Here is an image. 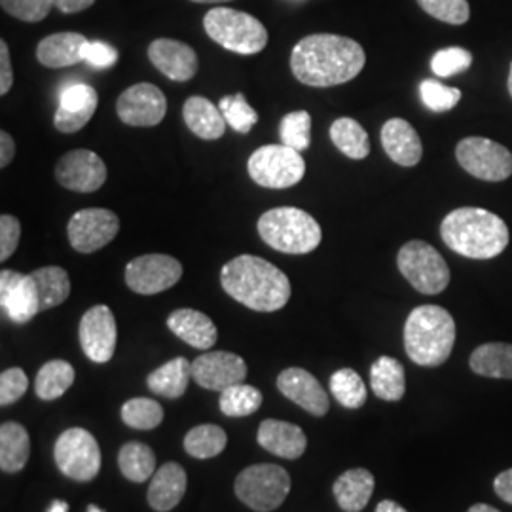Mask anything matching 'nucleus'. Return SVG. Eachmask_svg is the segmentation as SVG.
<instances>
[{
  "label": "nucleus",
  "instance_id": "nucleus-1",
  "mask_svg": "<svg viewBox=\"0 0 512 512\" xmlns=\"http://www.w3.org/2000/svg\"><path fill=\"white\" fill-rule=\"evenodd\" d=\"M365 63V50L357 40L327 33L302 38L291 54L296 80L311 88L346 84L363 71Z\"/></svg>",
  "mask_w": 512,
  "mask_h": 512
},
{
  "label": "nucleus",
  "instance_id": "nucleus-2",
  "mask_svg": "<svg viewBox=\"0 0 512 512\" xmlns=\"http://www.w3.org/2000/svg\"><path fill=\"white\" fill-rule=\"evenodd\" d=\"M224 293L249 310L272 313L287 306L291 281L272 262L260 256L241 255L226 262L220 272Z\"/></svg>",
  "mask_w": 512,
  "mask_h": 512
},
{
  "label": "nucleus",
  "instance_id": "nucleus-3",
  "mask_svg": "<svg viewBox=\"0 0 512 512\" xmlns=\"http://www.w3.org/2000/svg\"><path fill=\"white\" fill-rule=\"evenodd\" d=\"M440 236L448 249L475 260L501 255L511 241L505 220L480 207H459L446 215Z\"/></svg>",
  "mask_w": 512,
  "mask_h": 512
},
{
  "label": "nucleus",
  "instance_id": "nucleus-4",
  "mask_svg": "<svg viewBox=\"0 0 512 512\" xmlns=\"http://www.w3.org/2000/svg\"><path fill=\"white\" fill-rule=\"evenodd\" d=\"M456 344V321L450 311L425 304L410 311L404 325V349L420 366H440Z\"/></svg>",
  "mask_w": 512,
  "mask_h": 512
},
{
  "label": "nucleus",
  "instance_id": "nucleus-5",
  "mask_svg": "<svg viewBox=\"0 0 512 512\" xmlns=\"http://www.w3.org/2000/svg\"><path fill=\"white\" fill-rule=\"evenodd\" d=\"M258 236L285 255H308L321 245L319 222L298 207H275L258 219Z\"/></svg>",
  "mask_w": 512,
  "mask_h": 512
},
{
  "label": "nucleus",
  "instance_id": "nucleus-6",
  "mask_svg": "<svg viewBox=\"0 0 512 512\" xmlns=\"http://www.w3.org/2000/svg\"><path fill=\"white\" fill-rule=\"evenodd\" d=\"M207 37L239 55L260 54L268 46L266 27L251 14L234 8H213L203 18Z\"/></svg>",
  "mask_w": 512,
  "mask_h": 512
},
{
  "label": "nucleus",
  "instance_id": "nucleus-7",
  "mask_svg": "<svg viewBox=\"0 0 512 512\" xmlns=\"http://www.w3.org/2000/svg\"><path fill=\"white\" fill-rule=\"evenodd\" d=\"M239 501L251 511L279 509L291 492V475L274 463H258L243 469L234 482Z\"/></svg>",
  "mask_w": 512,
  "mask_h": 512
},
{
  "label": "nucleus",
  "instance_id": "nucleus-8",
  "mask_svg": "<svg viewBox=\"0 0 512 512\" xmlns=\"http://www.w3.org/2000/svg\"><path fill=\"white\" fill-rule=\"evenodd\" d=\"M247 171L258 186L285 190L304 179L306 162L298 150L287 145H264L251 154Z\"/></svg>",
  "mask_w": 512,
  "mask_h": 512
},
{
  "label": "nucleus",
  "instance_id": "nucleus-9",
  "mask_svg": "<svg viewBox=\"0 0 512 512\" xmlns=\"http://www.w3.org/2000/svg\"><path fill=\"white\" fill-rule=\"evenodd\" d=\"M404 279L421 294H439L450 283V268L435 247L414 239L397 256Z\"/></svg>",
  "mask_w": 512,
  "mask_h": 512
},
{
  "label": "nucleus",
  "instance_id": "nucleus-10",
  "mask_svg": "<svg viewBox=\"0 0 512 512\" xmlns=\"http://www.w3.org/2000/svg\"><path fill=\"white\" fill-rule=\"evenodd\" d=\"M54 459L59 471L76 482H92L101 471L99 444L82 427H71L57 437Z\"/></svg>",
  "mask_w": 512,
  "mask_h": 512
},
{
  "label": "nucleus",
  "instance_id": "nucleus-11",
  "mask_svg": "<svg viewBox=\"0 0 512 512\" xmlns=\"http://www.w3.org/2000/svg\"><path fill=\"white\" fill-rule=\"evenodd\" d=\"M459 165L476 179L499 183L512 175V154L484 137H467L456 148Z\"/></svg>",
  "mask_w": 512,
  "mask_h": 512
},
{
  "label": "nucleus",
  "instance_id": "nucleus-12",
  "mask_svg": "<svg viewBox=\"0 0 512 512\" xmlns=\"http://www.w3.org/2000/svg\"><path fill=\"white\" fill-rule=\"evenodd\" d=\"M183 277V264L169 255H143L126 266V285L133 293L152 296L175 287Z\"/></svg>",
  "mask_w": 512,
  "mask_h": 512
},
{
  "label": "nucleus",
  "instance_id": "nucleus-13",
  "mask_svg": "<svg viewBox=\"0 0 512 512\" xmlns=\"http://www.w3.org/2000/svg\"><path fill=\"white\" fill-rule=\"evenodd\" d=\"M120 232V219L116 213L101 207L82 209L74 213L69 220L67 236L74 251L82 255H90L105 245H109L112 239Z\"/></svg>",
  "mask_w": 512,
  "mask_h": 512
},
{
  "label": "nucleus",
  "instance_id": "nucleus-14",
  "mask_svg": "<svg viewBox=\"0 0 512 512\" xmlns=\"http://www.w3.org/2000/svg\"><path fill=\"white\" fill-rule=\"evenodd\" d=\"M78 338H80L82 351L90 361L97 365L109 363L114 357L116 340H118L116 319L109 306L99 304L82 315L80 327H78Z\"/></svg>",
  "mask_w": 512,
  "mask_h": 512
},
{
  "label": "nucleus",
  "instance_id": "nucleus-15",
  "mask_svg": "<svg viewBox=\"0 0 512 512\" xmlns=\"http://www.w3.org/2000/svg\"><path fill=\"white\" fill-rule=\"evenodd\" d=\"M107 165L92 150H71L55 167V179L67 190L90 194L107 181Z\"/></svg>",
  "mask_w": 512,
  "mask_h": 512
},
{
  "label": "nucleus",
  "instance_id": "nucleus-16",
  "mask_svg": "<svg viewBox=\"0 0 512 512\" xmlns=\"http://www.w3.org/2000/svg\"><path fill=\"white\" fill-rule=\"evenodd\" d=\"M116 110L124 124L133 128H152L164 120L167 99L164 92L154 84L141 82L118 97Z\"/></svg>",
  "mask_w": 512,
  "mask_h": 512
},
{
  "label": "nucleus",
  "instance_id": "nucleus-17",
  "mask_svg": "<svg viewBox=\"0 0 512 512\" xmlns=\"http://www.w3.org/2000/svg\"><path fill=\"white\" fill-rule=\"evenodd\" d=\"M245 378L247 363L230 351H205L192 361V380L207 391H224Z\"/></svg>",
  "mask_w": 512,
  "mask_h": 512
},
{
  "label": "nucleus",
  "instance_id": "nucleus-18",
  "mask_svg": "<svg viewBox=\"0 0 512 512\" xmlns=\"http://www.w3.org/2000/svg\"><path fill=\"white\" fill-rule=\"evenodd\" d=\"M277 389L281 395H285L289 401L298 404L311 416L323 418L329 412V395L321 382L304 368H287L277 376Z\"/></svg>",
  "mask_w": 512,
  "mask_h": 512
},
{
  "label": "nucleus",
  "instance_id": "nucleus-19",
  "mask_svg": "<svg viewBox=\"0 0 512 512\" xmlns=\"http://www.w3.org/2000/svg\"><path fill=\"white\" fill-rule=\"evenodd\" d=\"M0 306L8 315V319L16 325H25L38 315L40 306L31 275L18 274L14 270H2Z\"/></svg>",
  "mask_w": 512,
  "mask_h": 512
},
{
  "label": "nucleus",
  "instance_id": "nucleus-20",
  "mask_svg": "<svg viewBox=\"0 0 512 512\" xmlns=\"http://www.w3.org/2000/svg\"><path fill=\"white\" fill-rule=\"evenodd\" d=\"M150 63L173 82H188L192 80L200 61L196 52L181 40L173 38H158L148 46Z\"/></svg>",
  "mask_w": 512,
  "mask_h": 512
},
{
  "label": "nucleus",
  "instance_id": "nucleus-21",
  "mask_svg": "<svg viewBox=\"0 0 512 512\" xmlns=\"http://www.w3.org/2000/svg\"><path fill=\"white\" fill-rule=\"evenodd\" d=\"M99 105V97L90 84H71L61 97L59 107L55 110L54 126L61 133H76L92 120Z\"/></svg>",
  "mask_w": 512,
  "mask_h": 512
},
{
  "label": "nucleus",
  "instance_id": "nucleus-22",
  "mask_svg": "<svg viewBox=\"0 0 512 512\" xmlns=\"http://www.w3.org/2000/svg\"><path fill=\"white\" fill-rule=\"evenodd\" d=\"M258 444L277 458L298 459L308 448L306 433L289 421L264 420L256 433Z\"/></svg>",
  "mask_w": 512,
  "mask_h": 512
},
{
  "label": "nucleus",
  "instance_id": "nucleus-23",
  "mask_svg": "<svg viewBox=\"0 0 512 512\" xmlns=\"http://www.w3.org/2000/svg\"><path fill=\"white\" fill-rule=\"evenodd\" d=\"M382 145L385 154L403 167H414L420 164L423 147H421L420 135L412 128L410 122L403 118H391L382 128Z\"/></svg>",
  "mask_w": 512,
  "mask_h": 512
},
{
  "label": "nucleus",
  "instance_id": "nucleus-24",
  "mask_svg": "<svg viewBox=\"0 0 512 512\" xmlns=\"http://www.w3.org/2000/svg\"><path fill=\"white\" fill-rule=\"evenodd\" d=\"M167 327L177 338H181L184 344L203 351L213 348L219 338L213 319L202 311L190 308L173 311L167 317Z\"/></svg>",
  "mask_w": 512,
  "mask_h": 512
},
{
  "label": "nucleus",
  "instance_id": "nucleus-25",
  "mask_svg": "<svg viewBox=\"0 0 512 512\" xmlns=\"http://www.w3.org/2000/svg\"><path fill=\"white\" fill-rule=\"evenodd\" d=\"M188 476L179 463H164L148 486V505L156 512L173 511L186 494Z\"/></svg>",
  "mask_w": 512,
  "mask_h": 512
},
{
  "label": "nucleus",
  "instance_id": "nucleus-26",
  "mask_svg": "<svg viewBox=\"0 0 512 512\" xmlns=\"http://www.w3.org/2000/svg\"><path fill=\"white\" fill-rule=\"evenodd\" d=\"M88 38L80 33H55L42 38L37 46V59L48 69H65L84 61V44Z\"/></svg>",
  "mask_w": 512,
  "mask_h": 512
},
{
  "label": "nucleus",
  "instance_id": "nucleus-27",
  "mask_svg": "<svg viewBox=\"0 0 512 512\" xmlns=\"http://www.w3.org/2000/svg\"><path fill=\"white\" fill-rule=\"evenodd\" d=\"M183 116L188 129L205 141H217L226 133L228 124L219 107L200 95L186 99Z\"/></svg>",
  "mask_w": 512,
  "mask_h": 512
},
{
  "label": "nucleus",
  "instance_id": "nucleus-28",
  "mask_svg": "<svg viewBox=\"0 0 512 512\" xmlns=\"http://www.w3.org/2000/svg\"><path fill=\"white\" fill-rule=\"evenodd\" d=\"M374 486H376L374 475L366 469L357 467L338 476L332 486V492L342 511L361 512L374 494Z\"/></svg>",
  "mask_w": 512,
  "mask_h": 512
},
{
  "label": "nucleus",
  "instance_id": "nucleus-29",
  "mask_svg": "<svg viewBox=\"0 0 512 512\" xmlns=\"http://www.w3.org/2000/svg\"><path fill=\"white\" fill-rule=\"evenodd\" d=\"M31 456V439L23 425L6 421L0 425V469L4 473H19Z\"/></svg>",
  "mask_w": 512,
  "mask_h": 512
},
{
  "label": "nucleus",
  "instance_id": "nucleus-30",
  "mask_svg": "<svg viewBox=\"0 0 512 512\" xmlns=\"http://www.w3.org/2000/svg\"><path fill=\"white\" fill-rule=\"evenodd\" d=\"M190 378L192 363L184 357H175L160 368H156L154 372H150L147 385L154 395H160L165 399H179L186 393Z\"/></svg>",
  "mask_w": 512,
  "mask_h": 512
},
{
  "label": "nucleus",
  "instance_id": "nucleus-31",
  "mask_svg": "<svg viewBox=\"0 0 512 512\" xmlns=\"http://www.w3.org/2000/svg\"><path fill=\"white\" fill-rule=\"evenodd\" d=\"M29 275H31V281H33L35 291H37L40 313L61 306L69 298L71 279L63 268L44 266V268H38Z\"/></svg>",
  "mask_w": 512,
  "mask_h": 512
},
{
  "label": "nucleus",
  "instance_id": "nucleus-32",
  "mask_svg": "<svg viewBox=\"0 0 512 512\" xmlns=\"http://www.w3.org/2000/svg\"><path fill=\"white\" fill-rule=\"evenodd\" d=\"M370 385L378 399L397 403L406 393V376L404 366L393 357H380L370 366Z\"/></svg>",
  "mask_w": 512,
  "mask_h": 512
},
{
  "label": "nucleus",
  "instance_id": "nucleus-33",
  "mask_svg": "<svg viewBox=\"0 0 512 512\" xmlns=\"http://www.w3.org/2000/svg\"><path fill=\"white\" fill-rule=\"evenodd\" d=\"M471 370L484 378L512 380V344H484L471 353Z\"/></svg>",
  "mask_w": 512,
  "mask_h": 512
},
{
  "label": "nucleus",
  "instance_id": "nucleus-34",
  "mask_svg": "<svg viewBox=\"0 0 512 512\" xmlns=\"http://www.w3.org/2000/svg\"><path fill=\"white\" fill-rule=\"evenodd\" d=\"M74 368L63 359H54L40 366L35 389L40 401H55L63 397L74 384Z\"/></svg>",
  "mask_w": 512,
  "mask_h": 512
},
{
  "label": "nucleus",
  "instance_id": "nucleus-35",
  "mask_svg": "<svg viewBox=\"0 0 512 512\" xmlns=\"http://www.w3.org/2000/svg\"><path fill=\"white\" fill-rule=\"evenodd\" d=\"M118 467L129 482L141 484L152 478L156 469V456L145 442H128L120 448Z\"/></svg>",
  "mask_w": 512,
  "mask_h": 512
},
{
  "label": "nucleus",
  "instance_id": "nucleus-36",
  "mask_svg": "<svg viewBox=\"0 0 512 512\" xmlns=\"http://www.w3.org/2000/svg\"><path fill=\"white\" fill-rule=\"evenodd\" d=\"M330 139L334 147L351 160H365L370 154V139L365 128L353 118H338L330 126Z\"/></svg>",
  "mask_w": 512,
  "mask_h": 512
},
{
  "label": "nucleus",
  "instance_id": "nucleus-37",
  "mask_svg": "<svg viewBox=\"0 0 512 512\" xmlns=\"http://www.w3.org/2000/svg\"><path fill=\"white\" fill-rule=\"evenodd\" d=\"M226 444H228L226 431L213 423L198 425V427L190 429L184 437L186 454L196 459L217 458L224 452Z\"/></svg>",
  "mask_w": 512,
  "mask_h": 512
},
{
  "label": "nucleus",
  "instance_id": "nucleus-38",
  "mask_svg": "<svg viewBox=\"0 0 512 512\" xmlns=\"http://www.w3.org/2000/svg\"><path fill=\"white\" fill-rule=\"evenodd\" d=\"M262 393L253 385L236 384L220 391V412L228 418L253 416L262 406Z\"/></svg>",
  "mask_w": 512,
  "mask_h": 512
},
{
  "label": "nucleus",
  "instance_id": "nucleus-39",
  "mask_svg": "<svg viewBox=\"0 0 512 512\" xmlns=\"http://www.w3.org/2000/svg\"><path fill=\"white\" fill-rule=\"evenodd\" d=\"M330 393L346 408H361L368 397L365 382L351 368H340L330 376Z\"/></svg>",
  "mask_w": 512,
  "mask_h": 512
},
{
  "label": "nucleus",
  "instance_id": "nucleus-40",
  "mask_svg": "<svg viewBox=\"0 0 512 512\" xmlns=\"http://www.w3.org/2000/svg\"><path fill=\"white\" fill-rule=\"evenodd\" d=\"M122 421L137 431H150L156 429L164 421V408L160 403L147 399V397H135L129 399L122 406Z\"/></svg>",
  "mask_w": 512,
  "mask_h": 512
},
{
  "label": "nucleus",
  "instance_id": "nucleus-41",
  "mask_svg": "<svg viewBox=\"0 0 512 512\" xmlns=\"http://www.w3.org/2000/svg\"><path fill=\"white\" fill-rule=\"evenodd\" d=\"M281 143L298 152L306 150L311 143V116L306 110L289 112L279 124Z\"/></svg>",
  "mask_w": 512,
  "mask_h": 512
},
{
  "label": "nucleus",
  "instance_id": "nucleus-42",
  "mask_svg": "<svg viewBox=\"0 0 512 512\" xmlns=\"http://www.w3.org/2000/svg\"><path fill=\"white\" fill-rule=\"evenodd\" d=\"M219 109L226 124L239 133H249L258 124V112L247 103L243 93L222 97Z\"/></svg>",
  "mask_w": 512,
  "mask_h": 512
},
{
  "label": "nucleus",
  "instance_id": "nucleus-43",
  "mask_svg": "<svg viewBox=\"0 0 512 512\" xmlns=\"http://www.w3.org/2000/svg\"><path fill=\"white\" fill-rule=\"evenodd\" d=\"M423 12L450 25H463L471 18L467 0H418Z\"/></svg>",
  "mask_w": 512,
  "mask_h": 512
},
{
  "label": "nucleus",
  "instance_id": "nucleus-44",
  "mask_svg": "<svg viewBox=\"0 0 512 512\" xmlns=\"http://www.w3.org/2000/svg\"><path fill=\"white\" fill-rule=\"evenodd\" d=\"M420 95L423 105L433 112H448L461 101V92L458 88L444 86L437 80H423Z\"/></svg>",
  "mask_w": 512,
  "mask_h": 512
},
{
  "label": "nucleus",
  "instance_id": "nucleus-45",
  "mask_svg": "<svg viewBox=\"0 0 512 512\" xmlns=\"http://www.w3.org/2000/svg\"><path fill=\"white\" fill-rule=\"evenodd\" d=\"M473 65V54L465 48H444L433 55L431 69L439 78H450L454 74L463 73Z\"/></svg>",
  "mask_w": 512,
  "mask_h": 512
},
{
  "label": "nucleus",
  "instance_id": "nucleus-46",
  "mask_svg": "<svg viewBox=\"0 0 512 512\" xmlns=\"http://www.w3.org/2000/svg\"><path fill=\"white\" fill-rule=\"evenodd\" d=\"M2 10L12 18L25 23H38L54 8L52 0H0Z\"/></svg>",
  "mask_w": 512,
  "mask_h": 512
},
{
  "label": "nucleus",
  "instance_id": "nucleus-47",
  "mask_svg": "<svg viewBox=\"0 0 512 512\" xmlns=\"http://www.w3.org/2000/svg\"><path fill=\"white\" fill-rule=\"evenodd\" d=\"M29 378L23 368H8L0 374V406H10L18 403L19 399L27 393Z\"/></svg>",
  "mask_w": 512,
  "mask_h": 512
},
{
  "label": "nucleus",
  "instance_id": "nucleus-48",
  "mask_svg": "<svg viewBox=\"0 0 512 512\" xmlns=\"http://www.w3.org/2000/svg\"><path fill=\"white\" fill-rule=\"evenodd\" d=\"M19 239H21V224L12 215L0 217V260L6 262L10 256L16 253Z\"/></svg>",
  "mask_w": 512,
  "mask_h": 512
},
{
  "label": "nucleus",
  "instance_id": "nucleus-49",
  "mask_svg": "<svg viewBox=\"0 0 512 512\" xmlns=\"http://www.w3.org/2000/svg\"><path fill=\"white\" fill-rule=\"evenodd\" d=\"M82 55H84V61L95 69H109L118 61V50L109 46L107 42H99V40L97 42L88 40L84 44Z\"/></svg>",
  "mask_w": 512,
  "mask_h": 512
},
{
  "label": "nucleus",
  "instance_id": "nucleus-50",
  "mask_svg": "<svg viewBox=\"0 0 512 512\" xmlns=\"http://www.w3.org/2000/svg\"><path fill=\"white\" fill-rule=\"evenodd\" d=\"M14 84V71H12V61H10V50L4 40H0V95L12 90Z\"/></svg>",
  "mask_w": 512,
  "mask_h": 512
},
{
  "label": "nucleus",
  "instance_id": "nucleus-51",
  "mask_svg": "<svg viewBox=\"0 0 512 512\" xmlns=\"http://www.w3.org/2000/svg\"><path fill=\"white\" fill-rule=\"evenodd\" d=\"M494 488L495 494L499 495L505 503L512 505V469H507L501 475L495 476Z\"/></svg>",
  "mask_w": 512,
  "mask_h": 512
},
{
  "label": "nucleus",
  "instance_id": "nucleus-52",
  "mask_svg": "<svg viewBox=\"0 0 512 512\" xmlns=\"http://www.w3.org/2000/svg\"><path fill=\"white\" fill-rule=\"evenodd\" d=\"M16 156V143L8 131H0V167H8Z\"/></svg>",
  "mask_w": 512,
  "mask_h": 512
},
{
  "label": "nucleus",
  "instance_id": "nucleus-53",
  "mask_svg": "<svg viewBox=\"0 0 512 512\" xmlns=\"http://www.w3.org/2000/svg\"><path fill=\"white\" fill-rule=\"evenodd\" d=\"M52 2H54V8L63 14H78L95 4V0H52Z\"/></svg>",
  "mask_w": 512,
  "mask_h": 512
},
{
  "label": "nucleus",
  "instance_id": "nucleus-54",
  "mask_svg": "<svg viewBox=\"0 0 512 512\" xmlns=\"http://www.w3.org/2000/svg\"><path fill=\"white\" fill-rule=\"evenodd\" d=\"M376 512H408L404 507H401L399 503H395V501H391V499H384V501H380L378 503V507H376Z\"/></svg>",
  "mask_w": 512,
  "mask_h": 512
},
{
  "label": "nucleus",
  "instance_id": "nucleus-55",
  "mask_svg": "<svg viewBox=\"0 0 512 512\" xmlns=\"http://www.w3.org/2000/svg\"><path fill=\"white\" fill-rule=\"evenodd\" d=\"M48 512H69V503L63 501V499H55Z\"/></svg>",
  "mask_w": 512,
  "mask_h": 512
},
{
  "label": "nucleus",
  "instance_id": "nucleus-56",
  "mask_svg": "<svg viewBox=\"0 0 512 512\" xmlns=\"http://www.w3.org/2000/svg\"><path fill=\"white\" fill-rule=\"evenodd\" d=\"M469 512H501L494 509V507H490V505H484V503H478V505H473Z\"/></svg>",
  "mask_w": 512,
  "mask_h": 512
},
{
  "label": "nucleus",
  "instance_id": "nucleus-57",
  "mask_svg": "<svg viewBox=\"0 0 512 512\" xmlns=\"http://www.w3.org/2000/svg\"><path fill=\"white\" fill-rule=\"evenodd\" d=\"M198 4H220V2H230V0H192Z\"/></svg>",
  "mask_w": 512,
  "mask_h": 512
},
{
  "label": "nucleus",
  "instance_id": "nucleus-58",
  "mask_svg": "<svg viewBox=\"0 0 512 512\" xmlns=\"http://www.w3.org/2000/svg\"><path fill=\"white\" fill-rule=\"evenodd\" d=\"M86 512H105L103 509H99L97 505H88V509H86Z\"/></svg>",
  "mask_w": 512,
  "mask_h": 512
},
{
  "label": "nucleus",
  "instance_id": "nucleus-59",
  "mask_svg": "<svg viewBox=\"0 0 512 512\" xmlns=\"http://www.w3.org/2000/svg\"><path fill=\"white\" fill-rule=\"evenodd\" d=\"M509 93H511V97H512V65H511V73H509Z\"/></svg>",
  "mask_w": 512,
  "mask_h": 512
}]
</instances>
